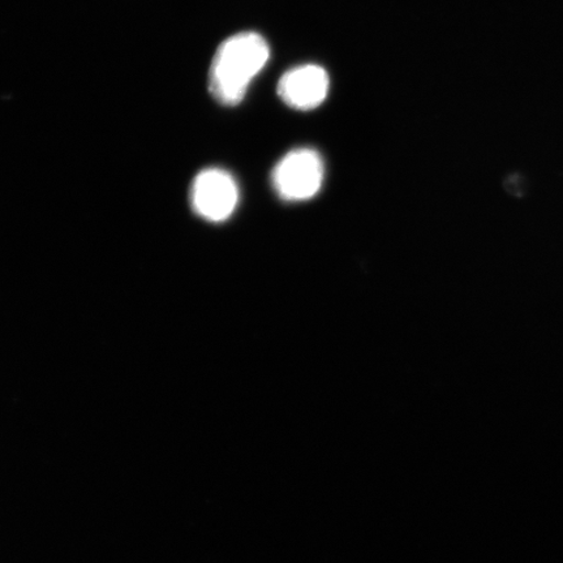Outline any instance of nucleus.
<instances>
[{
	"instance_id": "f03ea898",
	"label": "nucleus",
	"mask_w": 563,
	"mask_h": 563,
	"mask_svg": "<svg viewBox=\"0 0 563 563\" xmlns=\"http://www.w3.org/2000/svg\"><path fill=\"white\" fill-rule=\"evenodd\" d=\"M325 166L319 153L311 147L287 153L272 173V185L279 199L301 202L313 199L321 191Z\"/></svg>"
},
{
	"instance_id": "f257e3e1",
	"label": "nucleus",
	"mask_w": 563,
	"mask_h": 563,
	"mask_svg": "<svg viewBox=\"0 0 563 563\" xmlns=\"http://www.w3.org/2000/svg\"><path fill=\"white\" fill-rule=\"evenodd\" d=\"M267 42L255 32H243L223 41L211 60L209 90L217 102L236 106L269 60Z\"/></svg>"
},
{
	"instance_id": "20e7f679",
	"label": "nucleus",
	"mask_w": 563,
	"mask_h": 563,
	"mask_svg": "<svg viewBox=\"0 0 563 563\" xmlns=\"http://www.w3.org/2000/svg\"><path fill=\"white\" fill-rule=\"evenodd\" d=\"M282 101L295 110L309 111L327 100L329 76L320 66L307 65L287 70L278 82Z\"/></svg>"
},
{
	"instance_id": "7ed1b4c3",
	"label": "nucleus",
	"mask_w": 563,
	"mask_h": 563,
	"mask_svg": "<svg viewBox=\"0 0 563 563\" xmlns=\"http://www.w3.org/2000/svg\"><path fill=\"white\" fill-rule=\"evenodd\" d=\"M192 207L210 222H223L234 214L241 200L234 176L222 168H207L196 176L191 189Z\"/></svg>"
}]
</instances>
